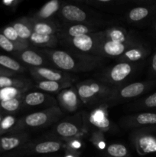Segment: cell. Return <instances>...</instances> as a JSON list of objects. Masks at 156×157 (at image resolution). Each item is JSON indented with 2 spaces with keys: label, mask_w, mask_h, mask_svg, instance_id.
I'll list each match as a JSON object with an SVG mask.
<instances>
[{
  "label": "cell",
  "mask_w": 156,
  "mask_h": 157,
  "mask_svg": "<svg viewBox=\"0 0 156 157\" xmlns=\"http://www.w3.org/2000/svg\"><path fill=\"white\" fill-rule=\"evenodd\" d=\"M20 2L21 1H18V0H4V1L2 2V4L5 7L9 8L11 9H14L18 6V3Z\"/></svg>",
  "instance_id": "37"
},
{
  "label": "cell",
  "mask_w": 156,
  "mask_h": 157,
  "mask_svg": "<svg viewBox=\"0 0 156 157\" xmlns=\"http://www.w3.org/2000/svg\"><path fill=\"white\" fill-rule=\"evenodd\" d=\"M0 66L14 73H21L25 70V67L21 65L17 60L2 54H0Z\"/></svg>",
  "instance_id": "30"
},
{
  "label": "cell",
  "mask_w": 156,
  "mask_h": 157,
  "mask_svg": "<svg viewBox=\"0 0 156 157\" xmlns=\"http://www.w3.org/2000/svg\"><path fill=\"white\" fill-rule=\"evenodd\" d=\"M4 116H5L4 114H2V113H0V122H1V121H2V118L4 117Z\"/></svg>",
  "instance_id": "40"
},
{
  "label": "cell",
  "mask_w": 156,
  "mask_h": 157,
  "mask_svg": "<svg viewBox=\"0 0 156 157\" xmlns=\"http://www.w3.org/2000/svg\"><path fill=\"white\" fill-rule=\"evenodd\" d=\"M106 153L110 157H127L128 156V150L122 144H113L106 147Z\"/></svg>",
  "instance_id": "33"
},
{
  "label": "cell",
  "mask_w": 156,
  "mask_h": 157,
  "mask_svg": "<svg viewBox=\"0 0 156 157\" xmlns=\"http://www.w3.org/2000/svg\"><path fill=\"white\" fill-rule=\"evenodd\" d=\"M31 74L39 81H70L68 77L63 72L46 67H38L29 68Z\"/></svg>",
  "instance_id": "11"
},
{
  "label": "cell",
  "mask_w": 156,
  "mask_h": 157,
  "mask_svg": "<svg viewBox=\"0 0 156 157\" xmlns=\"http://www.w3.org/2000/svg\"><path fill=\"white\" fill-rule=\"evenodd\" d=\"M151 32L156 37V18L151 22Z\"/></svg>",
  "instance_id": "39"
},
{
  "label": "cell",
  "mask_w": 156,
  "mask_h": 157,
  "mask_svg": "<svg viewBox=\"0 0 156 157\" xmlns=\"http://www.w3.org/2000/svg\"><path fill=\"white\" fill-rule=\"evenodd\" d=\"M15 75V73L11 71L7 70V69L3 68L0 66V77L2 76H7V77H13Z\"/></svg>",
  "instance_id": "38"
},
{
  "label": "cell",
  "mask_w": 156,
  "mask_h": 157,
  "mask_svg": "<svg viewBox=\"0 0 156 157\" xmlns=\"http://www.w3.org/2000/svg\"><path fill=\"white\" fill-rule=\"evenodd\" d=\"M58 101L61 107L68 111H74L79 107L80 99L76 94V89H68L62 90L58 97Z\"/></svg>",
  "instance_id": "15"
},
{
  "label": "cell",
  "mask_w": 156,
  "mask_h": 157,
  "mask_svg": "<svg viewBox=\"0 0 156 157\" xmlns=\"http://www.w3.org/2000/svg\"><path fill=\"white\" fill-rule=\"evenodd\" d=\"M150 52L149 47L145 43L136 44L130 47L122 56L119 57V60L122 62L128 63L141 61L149 55Z\"/></svg>",
  "instance_id": "12"
},
{
  "label": "cell",
  "mask_w": 156,
  "mask_h": 157,
  "mask_svg": "<svg viewBox=\"0 0 156 157\" xmlns=\"http://www.w3.org/2000/svg\"><path fill=\"white\" fill-rule=\"evenodd\" d=\"M148 75L151 81H156V51L153 54L149 62Z\"/></svg>",
  "instance_id": "36"
},
{
  "label": "cell",
  "mask_w": 156,
  "mask_h": 157,
  "mask_svg": "<svg viewBox=\"0 0 156 157\" xmlns=\"http://www.w3.org/2000/svg\"><path fill=\"white\" fill-rule=\"evenodd\" d=\"M52 101L50 97L47 96L42 92L32 91L25 93L22 97V104L28 106V107H37V106L43 105L44 104Z\"/></svg>",
  "instance_id": "21"
},
{
  "label": "cell",
  "mask_w": 156,
  "mask_h": 157,
  "mask_svg": "<svg viewBox=\"0 0 156 157\" xmlns=\"http://www.w3.org/2000/svg\"><path fill=\"white\" fill-rule=\"evenodd\" d=\"M136 107L138 110H156V92L139 101Z\"/></svg>",
  "instance_id": "34"
},
{
  "label": "cell",
  "mask_w": 156,
  "mask_h": 157,
  "mask_svg": "<svg viewBox=\"0 0 156 157\" xmlns=\"http://www.w3.org/2000/svg\"><path fill=\"white\" fill-rule=\"evenodd\" d=\"M139 44H142L139 43ZM139 44H122V43L113 42V41L105 40L102 38V42L99 45L98 55L102 57H120L132 46Z\"/></svg>",
  "instance_id": "8"
},
{
  "label": "cell",
  "mask_w": 156,
  "mask_h": 157,
  "mask_svg": "<svg viewBox=\"0 0 156 157\" xmlns=\"http://www.w3.org/2000/svg\"><path fill=\"white\" fill-rule=\"evenodd\" d=\"M22 104V98H15L9 100H0V113L11 114L18 111Z\"/></svg>",
  "instance_id": "28"
},
{
  "label": "cell",
  "mask_w": 156,
  "mask_h": 157,
  "mask_svg": "<svg viewBox=\"0 0 156 157\" xmlns=\"http://www.w3.org/2000/svg\"><path fill=\"white\" fill-rule=\"evenodd\" d=\"M30 82L26 79L14 77H0V88L16 87V88H29Z\"/></svg>",
  "instance_id": "27"
},
{
  "label": "cell",
  "mask_w": 156,
  "mask_h": 157,
  "mask_svg": "<svg viewBox=\"0 0 156 157\" xmlns=\"http://www.w3.org/2000/svg\"><path fill=\"white\" fill-rule=\"evenodd\" d=\"M116 87H117L110 86V84L101 81L89 80L78 84L76 86V91L80 101L83 104H105Z\"/></svg>",
  "instance_id": "2"
},
{
  "label": "cell",
  "mask_w": 156,
  "mask_h": 157,
  "mask_svg": "<svg viewBox=\"0 0 156 157\" xmlns=\"http://www.w3.org/2000/svg\"><path fill=\"white\" fill-rule=\"evenodd\" d=\"M96 29L90 25L85 23H74L73 25L67 26L61 31V36L64 38H71L87 34L93 33Z\"/></svg>",
  "instance_id": "17"
},
{
  "label": "cell",
  "mask_w": 156,
  "mask_h": 157,
  "mask_svg": "<svg viewBox=\"0 0 156 157\" xmlns=\"http://www.w3.org/2000/svg\"><path fill=\"white\" fill-rule=\"evenodd\" d=\"M138 65L133 63L119 62L107 69L103 74L101 81L108 84H119L132 75L137 69ZM116 87V86H114Z\"/></svg>",
  "instance_id": "7"
},
{
  "label": "cell",
  "mask_w": 156,
  "mask_h": 157,
  "mask_svg": "<svg viewBox=\"0 0 156 157\" xmlns=\"http://www.w3.org/2000/svg\"><path fill=\"white\" fill-rule=\"evenodd\" d=\"M90 124L102 130H107L110 128V121L103 109L98 108L93 110L89 117Z\"/></svg>",
  "instance_id": "20"
},
{
  "label": "cell",
  "mask_w": 156,
  "mask_h": 157,
  "mask_svg": "<svg viewBox=\"0 0 156 157\" xmlns=\"http://www.w3.org/2000/svg\"><path fill=\"white\" fill-rule=\"evenodd\" d=\"M29 42L34 45L42 48L54 47L58 44V36L57 35H44L32 32L31 38L28 40Z\"/></svg>",
  "instance_id": "25"
},
{
  "label": "cell",
  "mask_w": 156,
  "mask_h": 157,
  "mask_svg": "<svg viewBox=\"0 0 156 157\" xmlns=\"http://www.w3.org/2000/svg\"><path fill=\"white\" fill-rule=\"evenodd\" d=\"M63 147L61 142L54 140H47L38 143L32 147V152L38 154H47L59 151Z\"/></svg>",
  "instance_id": "23"
},
{
  "label": "cell",
  "mask_w": 156,
  "mask_h": 157,
  "mask_svg": "<svg viewBox=\"0 0 156 157\" xmlns=\"http://www.w3.org/2000/svg\"><path fill=\"white\" fill-rule=\"evenodd\" d=\"M28 88L6 87L0 88V100H9L15 98H22Z\"/></svg>",
  "instance_id": "31"
},
{
  "label": "cell",
  "mask_w": 156,
  "mask_h": 157,
  "mask_svg": "<svg viewBox=\"0 0 156 157\" xmlns=\"http://www.w3.org/2000/svg\"><path fill=\"white\" fill-rule=\"evenodd\" d=\"M1 33L5 37H6L8 39L10 40L12 42L15 43V44H16L17 45L22 48L24 50H25V49H28L29 41L21 40V38H19V36H18L16 31H15V29L12 27V25H7L5 28H3L1 31Z\"/></svg>",
  "instance_id": "29"
},
{
  "label": "cell",
  "mask_w": 156,
  "mask_h": 157,
  "mask_svg": "<svg viewBox=\"0 0 156 157\" xmlns=\"http://www.w3.org/2000/svg\"><path fill=\"white\" fill-rule=\"evenodd\" d=\"M70 84H71V81H38L37 87L43 91L56 93L70 87Z\"/></svg>",
  "instance_id": "26"
},
{
  "label": "cell",
  "mask_w": 156,
  "mask_h": 157,
  "mask_svg": "<svg viewBox=\"0 0 156 157\" xmlns=\"http://www.w3.org/2000/svg\"><path fill=\"white\" fill-rule=\"evenodd\" d=\"M43 52L58 68L65 71H86L97 65V58L94 57L73 55L62 50H44Z\"/></svg>",
  "instance_id": "1"
},
{
  "label": "cell",
  "mask_w": 156,
  "mask_h": 157,
  "mask_svg": "<svg viewBox=\"0 0 156 157\" xmlns=\"http://www.w3.org/2000/svg\"><path fill=\"white\" fill-rule=\"evenodd\" d=\"M18 120L14 115L6 114L0 122V136L10 133L16 125Z\"/></svg>",
  "instance_id": "32"
},
{
  "label": "cell",
  "mask_w": 156,
  "mask_h": 157,
  "mask_svg": "<svg viewBox=\"0 0 156 157\" xmlns=\"http://www.w3.org/2000/svg\"><path fill=\"white\" fill-rule=\"evenodd\" d=\"M61 14L64 19L72 22L84 23L89 20L87 12L75 5L66 4L61 6Z\"/></svg>",
  "instance_id": "13"
},
{
  "label": "cell",
  "mask_w": 156,
  "mask_h": 157,
  "mask_svg": "<svg viewBox=\"0 0 156 157\" xmlns=\"http://www.w3.org/2000/svg\"><path fill=\"white\" fill-rule=\"evenodd\" d=\"M28 136L26 133H9L0 136V153L12 151L21 147L27 142Z\"/></svg>",
  "instance_id": "10"
},
{
  "label": "cell",
  "mask_w": 156,
  "mask_h": 157,
  "mask_svg": "<svg viewBox=\"0 0 156 157\" xmlns=\"http://www.w3.org/2000/svg\"><path fill=\"white\" fill-rule=\"evenodd\" d=\"M12 25L16 31L18 36L21 40L28 41L29 38H31V35L33 32L29 18H24L17 20L12 23Z\"/></svg>",
  "instance_id": "24"
},
{
  "label": "cell",
  "mask_w": 156,
  "mask_h": 157,
  "mask_svg": "<svg viewBox=\"0 0 156 157\" xmlns=\"http://www.w3.org/2000/svg\"><path fill=\"white\" fill-rule=\"evenodd\" d=\"M0 48L6 51V52H12V53L15 54L24 50L21 47L17 45L16 44L12 42L10 40L8 39L1 32H0Z\"/></svg>",
  "instance_id": "35"
},
{
  "label": "cell",
  "mask_w": 156,
  "mask_h": 157,
  "mask_svg": "<svg viewBox=\"0 0 156 157\" xmlns=\"http://www.w3.org/2000/svg\"><path fill=\"white\" fill-rule=\"evenodd\" d=\"M31 25H32L33 32L39 35H56L59 32L58 25L52 21H39L30 18Z\"/></svg>",
  "instance_id": "19"
},
{
  "label": "cell",
  "mask_w": 156,
  "mask_h": 157,
  "mask_svg": "<svg viewBox=\"0 0 156 157\" xmlns=\"http://www.w3.org/2000/svg\"><path fill=\"white\" fill-rule=\"evenodd\" d=\"M125 124L131 127H156V112H142L132 115Z\"/></svg>",
  "instance_id": "14"
},
{
  "label": "cell",
  "mask_w": 156,
  "mask_h": 157,
  "mask_svg": "<svg viewBox=\"0 0 156 157\" xmlns=\"http://www.w3.org/2000/svg\"><path fill=\"white\" fill-rule=\"evenodd\" d=\"M80 128L76 124L70 121H62L55 127V132L61 137L71 138L77 136Z\"/></svg>",
  "instance_id": "22"
},
{
  "label": "cell",
  "mask_w": 156,
  "mask_h": 157,
  "mask_svg": "<svg viewBox=\"0 0 156 157\" xmlns=\"http://www.w3.org/2000/svg\"><path fill=\"white\" fill-rule=\"evenodd\" d=\"M61 115L62 113L58 107H52L43 111L29 113L24 117L18 120L16 125L10 133H19L20 130L24 127L39 128L44 127L58 119Z\"/></svg>",
  "instance_id": "3"
},
{
  "label": "cell",
  "mask_w": 156,
  "mask_h": 157,
  "mask_svg": "<svg viewBox=\"0 0 156 157\" xmlns=\"http://www.w3.org/2000/svg\"><path fill=\"white\" fill-rule=\"evenodd\" d=\"M102 40V32L90 33L71 38H66L65 43L83 54L98 55L99 45Z\"/></svg>",
  "instance_id": "5"
},
{
  "label": "cell",
  "mask_w": 156,
  "mask_h": 157,
  "mask_svg": "<svg viewBox=\"0 0 156 157\" xmlns=\"http://www.w3.org/2000/svg\"><path fill=\"white\" fill-rule=\"evenodd\" d=\"M134 144L141 155L156 153V127L138 130L134 134Z\"/></svg>",
  "instance_id": "6"
},
{
  "label": "cell",
  "mask_w": 156,
  "mask_h": 157,
  "mask_svg": "<svg viewBox=\"0 0 156 157\" xmlns=\"http://www.w3.org/2000/svg\"><path fill=\"white\" fill-rule=\"evenodd\" d=\"M61 8V2L58 0H50L44 5L32 18L39 21H50Z\"/></svg>",
  "instance_id": "18"
},
{
  "label": "cell",
  "mask_w": 156,
  "mask_h": 157,
  "mask_svg": "<svg viewBox=\"0 0 156 157\" xmlns=\"http://www.w3.org/2000/svg\"><path fill=\"white\" fill-rule=\"evenodd\" d=\"M15 55L21 62L31 66L32 67H43V65L47 64L42 55L30 49H25L18 52Z\"/></svg>",
  "instance_id": "16"
},
{
  "label": "cell",
  "mask_w": 156,
  "mask_h": 157,
  "mask_svg": "<svg viewBox=\"0 0 156 157\" xmlns=\"http://www.w3.org/2000/svg\"><path fill=\"white\" fill-rule=\"evenodd\" d=\"M156 87V81H144V82H134L128 84L123 87H117L114 91L105 102L107 104L110 102H114L115 101L127 100L137 98L148 91L151 89Z\"/></svg>",
  "instance_id": "4"
},
{
  "label": "cell",
  "mask_w": 156,
  "mask_h": 157,
  "mask_svg": "<svg viewBox=\"0 0 156 157\" xmlns=\"http://www.w3.org/2000/svg\"><path fill=\"white\" fill-rule=\"evenodd\" d=\"M102 38L105 40L122 44H139L142 41H139L129 35L128 31L122 28L113 27L107 29L102 32Z\"/></svg>",
  "instance_id": "9"
}]
</instances>
